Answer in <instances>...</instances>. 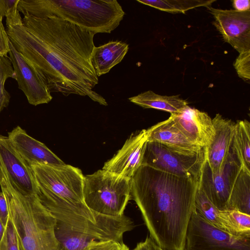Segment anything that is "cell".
Listing matches in <instances>:
<instances>
[{
    "label": "cell",
    "mask_w": 250,
    "mask_h": 250,
    "mask_svg": "<svg viewBox=\"0 0 250 250\" xmlns=\"http://www.w3.org/2000/svg\"><path fill=\"white\" fill-rule=\"evenodd\" d=\"M131 178L101 169L84 176L85 203L93 212L121 216L131 199Z\"/></svg>",
    "instance_id": "6"
},
{
    "label": "cell",
    "mask_w": 250,
    "mask_h": 250,
    "mask_svg": "<svg viewBox=\"0 0 250 250\" xmlns=\"http://www.w3.org/2000/svg\"><path fill=\"white\" fill-rule=\"evenodd\" d=\"M226 231L233 236L250 237V215L235 209L219 210Z\"/></svg>",
    "instance_id": "23"
},
{
    "label": "cell",
    "mask_w": 250,
    "mask_h": 250,
    "mask_svg": "<svg viewBox=\"0 0 250 250\" xmlns=\"http://www.w3.org/2000/svg\"><path fill=\"white\" fill-rule=\"evenodd\" d=\"M0 16V56H7L10 50V40Z\"/></svg>",
    "instance_id": "31"
},
{
    "label": "cell",
    "mask_w": 250,
    "mask_h": 250,
    "mask_svg": "<svg viewBox=\"0 0 250 250\" xmlns=\"http://www.w3.org/2000/svg\"><path fill=\"white\" fill-rule=\"evenodd\" d=\"M162 250H164V249H162Z\"/></svg>",
    "instance_id": "38"
},
{
    "label": "cell",
    "mask_w": 250,
    "mask_h": 250,
    "mask_svg": "<svg viewBox=\"0 0 250 250\" xmlns=\"http://www.w3.org/2000/svg\"><path fill=\"white\" fill-rule=\"evenodd\" d=\"M37 189L42 205L57 222L85 233L96 240L123 242L124 234L134 228L124 214L110 216L97 214L86 206L83 196L84 176L81 170L69 165H33Z\"/></svg>",
    "instance_id": "3"
},
{
    "label": "cell",
    "mask_w": 250,
    "mask_h": 250,
    "mask_svg": "<svg viewBox=\"0 0 250 250\" xmlns=\"http://www.w3.org/2000/svg\"><path fill=\"white\" fill-rule=\"evenodd\" d=\"M241 168L240 163L231 150L225 165L218 173H214L211 171L205 159L199 185L218 209L227 210L231 190Z\"/></svg>",
    "instance_id": "9"
},
{
    "label": "cell",
    "mask_w": 250,
    "mask_h": 250,
    "mask_svg": "<svg viewBox=\"0 0 250 250\" xmlns=\"http://www.w3.org/2000/svg\"><path fill=\"white\" fill-rule=\"evenodd\" d=\"M0 247L2 250H20L16 233L9 218L3 236L0 243Z\"/></svg>",
    "instance_id": "29"
},
{
    "label": "cell",
    "mask_w": 250,
    "mask_h": 250,
    "mask_svg": "<svg viewBox=\"0 0 250 250\" xmlns=\"http://www.w3.org/2000/svg\"></svg>",
    "instance_id": "39"
},
{
    "label": "cell",
    "mask_w": 250,
    "mask_h": 250,
    "mask_svg": "<svg viewBox=\"0 0 250 250\" xmlns=\"http://www.w3.org/2000/svg\"><path fill=\"white\" fill-rule=\"evenodd\" d=\"M147 141L160 143L178 150L197 153L204 147L194 143L170 117L146 129Z\"/></svg>",
    "instance_id": "17"
},
{
    "label": "cell",
    "mask_w": 250,
    "mask_h": 250,
    "mask_svg": "<svg viewBox=\"0 0 250 250\" xmlns=\"http://www.w3.org/2000/svg\"><path fill=\"white\" fill-rule=\"evenodd\" d=\"M212 120L215 133L206 147V161L211 171L216 173L221 170L229 155L235 123L220 114Z\"/></svg>",
    "instance_id": "15"
},
{
    "label": "cell",
    "mask_w": 250,
    "mask_h": 250,
    "mask_svg": "<svg viewBox=\"0 0 250 250\" xmlns=\"http://www.w3.org/2000/svg\"><path fill=\"white\" fill-rule=\"evenodd\" d=\"M9 218L8 206L4 195L0 191V220L5 227Z\"/></svg>",
    "instance_id": "32"
},
{
    "label": "cell",
    "mask_w": 250,
    "mask_h": 250,
    "mask_svg": "<svg viewBox=\"0 0 250 250\" xmlns=\"http://www.w3.org/2000/svg\"><path fill=\"white\" fill-rule=\"evenodd\" d=\"M146 142V129L132 134L117 153L105 163L103 169L122 177L132 178L142 166Z\"/></svg>",
    "instance_id": "13"
},
{
    "label": "cell",
    "mask_w": 250,
    "mask_h": 250,
    "mask_svg": "<svg viewBox=\"0 0 250 250\" xmlns=\"http://www.w3.org/2000/svg\"><path fill=\"white\" fill-rule=\"evenodd\" d=\"M250 123L247 120L235 124L231 150L242 168L250 172Z\"/></svg>",
    "instance_id": "20"
},
{
    "label": "cell",
    "mask_w": 250,
    "mask_h": 250,
    "mask_svg": "<svg viewBox=\"0 0 250 250\" xmlns=\"http://www.w3.org/2000/svg\"><path fill=\"white\" fill-rule=\"evenodd\" d=\"M178 126L194 143L207 147L212 141L215 130L212 120L206 112L186 106L181 112L170 114Z\"/></svg>",
    "instance_id": "16"
},
{
    "label": "cell",
    "mask_w": 250,
    "mask_h": 250,
    "mask_svg": "<svg viewBox=\"0 0 250 250\" xmlns=\"http://www.w3.org/2000/svg\"><path fill=\"white\" fill-rule=\"evenodd\" d=\"M55 232L63 250H87L90 244L96 240L85 233L73 229L57 221Z\"/></svg>",
    "instance_id": "22"
},
{
    "label": "cell",
    "mask_w": 250,
    "mask_h": 250,
    "mask_svg": "<svg viewBox=\"0 0 250 250\" xmlns=\"http://www.w3.org/2000/svg\"><path fill=\"white\" fill-rule=\"evenodd\" d=\"M9 58L12 63L18 87L28 102L38 105L47 104L52 99L51 92L29 62L9 42Z\"/></svg>",
    "instance_id": "11"
},
{
    "label": "cell",
    "mask_w": 250,
    "mask_h": 250,
    "mask_svg": "<svg viewBox=\"0 0 250 250\" xmlns=\"http://www.w3.org/2000/svg\"><path fill=\"white\" fill-rule=\"evenodd\" d=\"M117 250H129L128 247L123 242L120 243Z\"/></svg>",
    "instance_id": "36"
},
{
    "label": "cell",
    "mask_w": 250,
    "mask_h": 250,
    "mask_svg": "<svg viewBox=\"0 0 250 250\" xmlns=\"http://www.w3.org/2000/svg\"><path fill=\"white\" fill-rule=\"evenodd\" d=\"M10 41L32 65L50 92L87 96L107 103L93 90L99 79L91 63L94 34L62 19L24 16L6 27Z\"/></svg>",
    "instance_id": "1"
},
{
    "label": "cell",
    "mask_w": 250,
    "mask_h": 250,
    "mask_svg": "<svg viewBox=\"0 0 250 250\" xmlns=\"http://www.w3.org/2000/svg\"><path fill=\"white\" fill-rule=\"evenodd\" d=\"M128 49V44L119 41H109L95 46L91 56V63L97 77L107 73L120 63Z\"/></svg>",
    "instance_id": "18"
},
{
    "label": "cell",
    "mask_w": 250,
    "mask_h": 250,
    "mask_svg": "<svg viewBox=\"0 0 250 250\" xmlns=\"http://www.w3.org/2000/svg\"><path fill=\"white\" fill-rule=\"evenodd\" d=\"M195 208L199 214L215 227L226 232L222 219L219 216V209L208 199L200 185L197 189Z\"/></svg>",
    "instance_id": "25"
},
{
    "label": "cell",
    "mask_w": 250,
    "mask_h": 250,
    "mask_svg": "<svg viewBox=\"0 0 250 250\" xmlns=\"http://www.w3.org/2000/svg\"><path fill=\"white\" fill-rule=\"evenodd\" d=\"M15 75L9 57L0 56V113L9 105L10 95L5 88L7 79H15Z\"/></svg>",
    "instance_id": "26"
},
{
    "label": "cell",
    "mask_w": 250,
    "mask_h": 250,
    "mask_svg": "<svg viewBox=\"0 0 250 250\" xmlns=\"http://www.w3.org/2000/svg\"><path fill=\"white\" fill-rule=\"evenodd\" d=\"M0 250H2V249H1V248L0 247Z\"/></svg>",
    "instance_id": "37"
},
{
    "label": "cell",
    "mask_w": 250,
    "mask_h": 250,
    "mask_svg": "<svg viewBox=\"0 0 250 250\" xmlns=\"http://www.w3.org/2000/svg\"><path fill=\"white\" fill-rule=\"evenodd\" d=\"M0 186L20 250H62L55 235L56 219L36 194H23L13 186L0 163Z\"/></svg>",
    "instance_id": "4"
},
{
    "label": "cell",
    "mask_w": 250,
    "mask_h": 250,
    "mask_svg": "<svg viewBox=\"0 0 250 250\" xmlns=\"http://www.w3.org/2000/svg\"><path fill=\"white\" fill-rule=\"evenodd\" d=\"M19 0H0V16L6 18V27L22 25L18 9Z\"/></svg>",
    "instance_id": "27"
},
{
    "label": "cell",
    "mask_w": 250,
    "mask_h": 250,
    "mask_svg": "<svg viewBox=\"0 0 250 250\" xmlns=\"http://www.w3.org/2000/svg\"><path fill=\"white\" fill-rule=\"evenodd\" d=\"M128 100L144 108H154L170 114L180 112L188 105V102L180 98L179 95L162 96L151 90L130 97Z\"/></svg>",
    "instance_id": "19"
},
{
    "label": "cell",
    "mask_w": 250,
    "mask_h": 250,
    "mask_svg": "<svg viewBox=\"0 0 250 250\" xmlns=\"http://www.w3.org/2000/svg\"><path fill=\"white\" fill-rule=\"evenodd\" d=\"M137 1L160 10L170 13H185L189 10L199 7L210 6L215 0H156Z\"/></svg>",
    "instance_id": "24"
},
{
    "label": "cell",
    "mask_w": 250,
    "mask_h": 250,
    "mask_svg": "<svg viewBox=\"0 0 250 250\" xmlns=\"http://www.w3.org/2000/svg\"><path fill=\"white\" fill-rule=\"evenodd\" d=\"M18 9L24 16L58 17L95 35L110 33L125 14L116 0H19Z\"/></svg>",
    "instance_id": "5"
},
{
    "label": "cell",
    "mask_w": 250,
    "mask_h": 250,
    "mask_svg": "<svg viewBox=\"0 0 250 250\" xmlns=\"http://www.w3.org/2000/svg\"><path fill=\"white\" fill-rule=\"evenodd\" d=\"M213 16V24L224 41L239 53L250 50V11L239 12L207 7Z\"/></svg>",
    "instance_id": "10"
},
{
    "label": "cell",
    "mask_w": 250,
    "mask_h": 250,
    "mask_svg": "<svg viewBox=\"0 0 250 250\" xmlns=\"http://www.w3.org/2000/svg\"><path fill=\"white\" fill-rule=\"evenodd\" d=\"M184 250H250V237L235 236L221 230L195 210L188 226Z\"/></svg>",
    "instance_id": "8"
},
{
    "label": "cell",
    "mask_w": 250,
    "mask_h": 250,
    "mask_svg": "<svg viewBox=\"0 0 250 250\" xmlns=\"http://www.w3.org/2000/svg\"><path fill=\"white\" fill-rule=\"evenodd\" d=\"M198 181L142 165L131 178V199L150 237L165 250H184L188 226L196 210Z\"/></svg>",
    "instance_id": "2"
},
{
    "label": "cell",
    "mask_w": 250,
    "mask_h": 250,
    "mask_svg": "<svg viewBox=\"0 0 250 250\" xmlns=\"http://www.w3.org/2000/svg\"><path fill=\"white\" fill-rule=\"evenodd\" d=\"M155 242L149 236L147 237L144 241L138 243L132 250H162Z\"/></svg>",
    "instance_id": "33"
},
{
    "label": "cell",
    "mask_w": 250,
    "mask_h": 250,
    "mask_svg": "<svg viewBox=\"0 0 250 250\" xmlns=\"http://www.w3.org/2000/svg\"><path fill=\"white\" fill-rule=\"evenodd\" d=\"M206 153V147L192 153L147 141L142 165L199 181Z\"/></svg>",
    "instance_id": "7"
},
{
    "label": "cell",
    "mask_w": 250,
    "mask_h": 250,
    "mask_svg": "<svg viewBox=\"0 0 250 250\" xmlns=\"http://www.w3.org/2000/svg\"><path fill=\"white\" fill-rule=\"evenodd\" d=\"M8 134L15 150L30 167L37 164L49 166L65 164L44 144L30 136L21 127L17 126Z\"/></svg>",
    "instance_id": "14"
},
{
    "label": "cell",
    "mask_w": 250,
    "mask_h": 250,
    "mask_svg": "<svg viewBox=\"0 0 250 250\" xmlns=\"http://www.w3.org/2000/svg\"><path fill=\"white\" fill-rule=\"evenodd\" d=\"M228 209L250 215V172L241 168L231 190Z\"/></svg>",
    "instance_id": "21"
},
{
    "label": "cell",
    "mask_w": 250,
    "mask_h": 250,
    "mask_svg": "<svg viewBox=\"0 0 250 250\" xmlns=\"http://www.w3.org/2000/svg\"><path fill=\"white\" fill-rule=\"evenodd\" d=\"M0 163L17 190L25 195H36L37 186L31 167L17 152L8 136L1 135Z\"/></svg>",
    "instance_id": "12"
},
{
    "label": "cell",
    "mask_w": 250,
    "mask_h": 250,
    "mask_svg": "<svg viewBox=\"0 0 250 250\" xmlns=\"http://www.w3.org/2000/svg\"><path fill=\"white\" fill-rule=\"evenodd\" d=\"M121 243L114 240H95L89 245L87 250H117Z\"/></svg>",
    "instance_id": "30"
},
{
    "label": "cell",
    "mask_w": 250,
    "mask_h": 250,
    "mask_svg": "<svg viewBox=\"0 0 250 250\" xmlns=\"http://www.w3.org/2000/svg\"><path fill=\"white\" fill-rule=\"evenodd\" d=\"M232 6L234 10L239 12L250 11L249 0H233Z\"/></svg>",
    "instance_id": "34"
},
{
    "label": "cell",
    "mask_w": 250,
    "mask_h": 250,
    "mask_svg": "<svg viewBox=\"0 0 250 250\" xmlns=\"http://www.w3.org/2000/svg\"><path fill=\"white\" fill-rule=\"evenodd\" d=\"M239 77L245 80L250 79V50L239 53L234 62Z\"/></svg>",
    "instance_id": "28"
},
{
    "label": "cell",
    "mask_w": 250,
    "mask_h": 250,
    "mask_svg": "<svg viewBox=\"0 0 250 250\" xmlns=\"http://www.w3.org/2000/svg\"><path fill=\"white\" fill-rule=\"evenodd\" d=\"M5 227L0 220V243L1 242L5 231Z\"/></svg>",
    "instance_id": "35"
}]
</instances>
